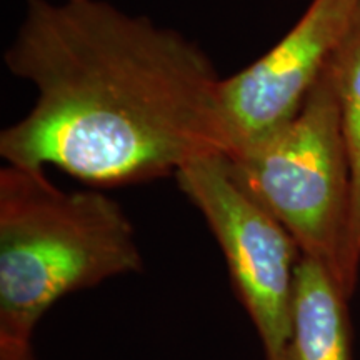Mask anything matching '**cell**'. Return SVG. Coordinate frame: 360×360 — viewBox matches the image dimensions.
<instances>
[{"label":"cell","mask_w":360,"mask_h":360,"mask_svg":"<svg viewBox=\"0 0 360 360\" xmlns=\"http://www.w3.org/2000/svg\"><path fill=\"white\" fill-rule=\"evenodd\" d=\"M6 65L37 90L0 134L7 164L119 187L227 152L210 58L146 17L101 0H29Z\"/></svg>","instance_id":"cell-1"},{"label":"cell","mask_w":360,"mask_h":360,"mask_svg":"<svg viewBox=\"0 0 360 360\" xmlns=\"http://www.w3.org/2000/svg\"><path fill=\"white\" fill-rule=\"evenodd\" d=\"M143 267L134 225L98 191H64L45 169L0 170V339L32 340L57 300Z\"/></svg>","instance_id":"cell-2"},{"label":"cell","mask_w":360,"mask_h":360,"mask_svg":"<svg viewBox=\"0 0 360 360\" xmlns=\"http://www.w3.org/2000/svg\"><path fill=\"white\" fill-rule=\"evenodd\" d=\"M330 64L294 119L225 160L238 186L287 229L302 255L326 264L342 285L352 186Z\"/></svg>","instance_id":"cell-3"},{"label":"cell","mask_w":360,"mask_h":360,"mask_svg":"<svg viewBox=\"0 0 360 360\" xmlns=\"http://www.w3.org/2000/svg\"><path fill=\"white\" fill-rule=\"evenodd\" d=\"M175 179L224 252L265 360H287L295 272L302 257L294 237L238 186L222 152L191 160Z\"/></svg>","instance_id":"cell-4"},{"label":"cell","mask_w":360,"mask_h":360,"mask_svg":"<svg viewBox=\"0 0 360 360\" xmlns=\"http://www.w3.org/2000/svg\"><path fill=\"white\" fill-rule=\"evenodd\" d=\"M359 24V0H312L281 42L220 80L225 154L267 137L294 119Z\"/></svg>","instance_id":"cell-5"},{"label":"cell","mask_w":360,"mask_h":360,"mask_svg":"<svg viewBox=\"0 0 360 360\" xmlns=\"http://www.w3.org/2000/svg\"><path fill=\"white\" fill-rule=\"evenodd\" d=\"M347 299L326 264L309 255L300 257L287 360H352Z\"/></svg>","instance_id":"cell-6"},{"label":"cell","mask_w":360,"mask_h":360,"mask_svg":"<svg viewBox=\"0 0 360 360\" xmlns=\"http://www.w3.org/2000/svg\"><path fill=\"white\" fill-rule=\"evenodd\" d=\"M342 125L350 164V219L342 257L340 281L345 295L355 292L360 267V24L332 58Z\"/></svg>","instance_id":"cell-7"},{"label":"cell","mask_w":360,"mask_h":360,"mask_svg":"<svg viewBox=\"0 0 360 360\" xmlns=\"http://www.w3.org/2000/svg\"><path fill=\"white\" fill-rule=\"evenodd\" d=\"M0 360H37L32 340L0 339Z\"/></svg>","instance_id":"cell-8"},{"label":"cell","mask_w":360,"mask_h":360,"mask_svg":"<svg viewBox=\"0 0 360 360\" xmlns=\"http://www.w3.org/2000/svg\"><path fill=\"white\" fill-rule=\"evenodd\" d=\"M359 4H360V0H359Z\"/></svg>","instance_id":"cell-9"}]
</instances>
